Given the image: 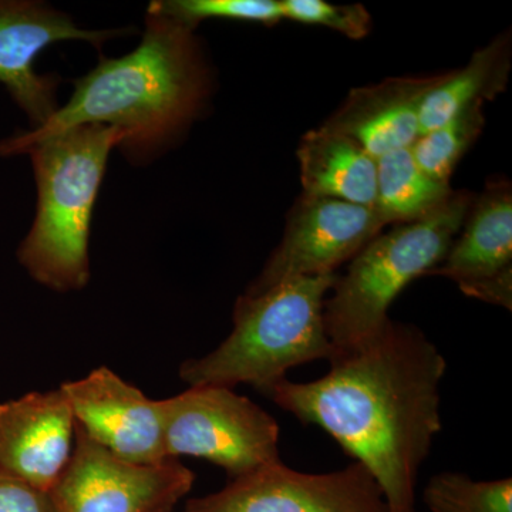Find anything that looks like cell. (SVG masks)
<instances>
[{"label": "cell", "mask_w": 512, "mask_h": 512, "mask_svg": "<svg viewBox=\"0 0 512 512\" xmlns=\"http://www.w3.org/2000/svg\"><path fill=\"white\" fill-rule=\"evenodd\" d=\"M336 279V274L302 276L239 296L228 338L208 355L185 360L178 370L181 380L190 387L251 384L262 392L293 367L329 362L333 346L323 311Z\"/></svg>", "instance_id": "obj_4"}, {"label": "cell", "mask_w": 512, "mask_h": 512, "mask_svg": "<svg viewBox=\"0 0 512 512\" xmlns=\"http://www.w3.org/2000/svg\"><path fill=\"white\" fill-rule=\"evenodd\" d=\"M510 36L504 35L477 50L466 67L443 74L420 106V134L434 130L460 111L494 100L507 87L510 73Z\"/></svg>", "instance_id": "obj_16"}, {"label": "cell", "mask_w": 512, "mask_h": 512, "mask_svg": "<svg viewBox=\"0 0 512 512\" xmlns=\"http://www.w3.org/2000/svg\"><path fill=\"white\" fill-rule=\"evenodd\" d=\"M285 20L325 26L349 39L369 35L372 16L362 5H332L323 0H281Z\"/></svg>", "instance_id": "obj_21"}, {"label": "cell", "mask_w": 512, "mask_h": 512, "mask_svg": "<svg viewBox=\"0 0 512 512\" xmlns=\"http://www.w3.org/2000/svg\"><path fill=\"white\" fill-rule=\"evenodd\" d=\"M194 483L180 460L124 463L77 429L72 461L50 493L57 512H171Z\"/></svg>", "instance_id": "obj_8"}, {"label": "cell", "mask_w": 512, "mask_h": 512, "mask_svg": "<svg viewBox=\"0 0 512 512\" xmlns=\"http://www.w3.org/2000/svg\"><path fill=\"white\" fill-rule=\"evenodd\" d=\"M77 429L117 460L153 466L165 456L161 400H153L107 366L60 384Z\"/></svg>", "instance_id": "obj_10"}, {"label": "cell", "mask_w": 512, "mask_h": 512, "mask_svg": "<svg viewBox=\"0 0 512 512\" xmlns=\"http://www.w3.org/2000/svg\"><path fill=\"white\" fill-rule=\"evenodd\" d=\"M298 160L303 194L375 207L376 158L352 138L316 128L302 137Z\"/></svg>", "instance_id": "obj_15"}, {"label": "cell", "mask_w": 512, "mask_h": 512, "mask_svg": "<svg viewBox=\"0 0 512 512\" xmlns=\"http://www.w3.org/2000/svg\"><path fill=\"white\" fill-rule=\"evenodd\" d=\"M165 456L204 458L231 480L281 461V429L266 410L231 387L191 386L161 400Z\"/></svg>", "instance_id": "obj_6"}, {"label": "cell", "mask_w": 512, "mask_h": 512, "mask_svg": "<svg viewBox=\"0 0 512 512\" xmlns=\"http://www.w3.org/2000/svg\"><path fill=\"white\" fill-rule=\"evenodd\" d=\"M126 136L87 124L30 148L37 187L36 218L18 258L37 284L80 291L90 279V224L111 150Z\"/></svg>", "instance_id": "obj_3"}, {"label": "cell", "mask_w": 512, "mask_h": 512, "mask_svg": "<svg viewBox=\"0 0 512 512\" xmlns=\"http://www.w3.org/2000/svg\"><path fill=\"white\" fill-rule=\"evenodd\" d=\"M183 512H389L382 488L363 464L302 473L281 461L191 498Z\"/></svg>", "instance_id": "obj_7"}, {"label": "cell", "mask_w": 512, "mask_h": 512, "mask_svg": "<svg viewBox=\"0 0 512 512\" xmlns=\"http://www.w3.org/2000/svg\"><path fill=\"white\" fill-rule=\"evenodd\" d=\"M329 365L320 379L285 377L261 393L363 464L389 512H416L420 468L443 429L446 357L417 326L389 319L369 338L335 350Z\"/></svg>", "instance_id": "obj_1"}, {"label": "cell", "mask_w": 512, "mask_h": 512, "mask_svg": "<svg viewBox=\"0 0 512 512\" xmlns=\"http://www.w3.org/2000/svg\"><path fill=\"white\" fill-rule=\"evenodd\" d=\"M376 164L375 208L387 225L420 220L454 194L450 183L421 170L410 148L377 158Z\"/></svg>", "instance_id": "obj_17"}, {"label": "cell", "mask_w": 512, "mask_h": 512, "mask_svg": "<svg viewBox=\"0 0 512 512\" xmlns=\"http://www.w3.org/2000/svg\"><path fill=\"white\" fill-rule=\"evenodd\" d=\"M461 237L427 275L446 276L458 286L481 281L512 266L510 185L494 184L471 204Z\"/></svg>", "instance_id": "obj_14"}, {"label": "cell", "mask_w": 512, "mask_h": 512, "mask_svg": "<svg viewBox=\"0 0 512 512\" xmlns=\"http://www.w3.org/2000/svg\"><path fill=\"white\" fill-rule=\"evenodd\" d=\"M121 30H87L59 10L29 0H0V83L36 127L56 113L59 77L39 74L37 56L53 43L82 40L100 47Z\"/></svg>", "instance_id": "obj_11"}, {"label": "cell", "mask_w": 512, "mask_h": 512, "mask_svg": "<svg viewBox=\"0 0 512 512\" xmlns=\"http://www.w3.org/2000/svg\"><path fill=\"white\" fill-rule=\"evenodd\" d=\"M205 76L192 30L164 16L148 15L140 46L74 80V93L42 126L0 141V156L30 148L72 128L99 124L126 136L130 156L163 146L200 109Z\"/></svg>", "instance_id": "obj_2"}, {"label": "cell", "mask_w": 512, "mask_h": 512, "mask_svg": "<svg viewBox=\"0 0 512 512\" xmlns=\"http://www.w3.org/2000/svg\"><path fill=\"white\" fill-rule=\"evenodd\" d=\"M76 431L60 387L0 403V471L52 491L72 461Z\"/></svg>", "instance_id": "obj_12"}, {"label": "cell", "mask_w": 512, "mask_h": 512, "mask_svg": "<svg viewBox=\"0 0 512 512\" xmlns=\"http://www.w3.org/2000/svg\"><path fill=\"white\" fill-rule=\"evenodd\" d=\"M148 15L164 16L190 30L210 19L266 26L285 20L281 0H156L148 6Z\"/></svg>", "instance_id": "obj_20"}, {"label": "cell", "mask_w": 512, "mask_h": 512, "mask_svg": "<svg viewBox=\"0 0 512 512\" xmlns=\"http://www.w3.org/2000/svg\"><path fill=\"white\" fill-rule=\"evenodd\" d=\"M464 295L480 301L503 306L511 311L512 308V266L500 274L458 286Z\"/></svg>", "instance_id": "obj_23"}, {"label": "cell", "mask_w": 512, "mask_h": 512, "mask_svg": "<svg viewBox=\"0 0 512 512\" xmlns=\"http://www.w3.org/2000/svg\"><path fill=\"white\" fill-rule=\"evenodd\" d=\"M386 225L375 207L303 194L289 214L281 244L247 293L302 276L336 274Z\"/></svg>", "instance_id": "obj_9"}, {"label": "cell", "mask_w": 512, "mask_h": 512, "mask_svg": "<svg viewBox=\"0 0 512 512\" xmlns=\"http://www.w3.org/2000/svg\"><path fill=\"white\" fill-rule=\"evenodd\" d=\"M443 74L392 77L353 89L322 127L345 134L373 158L410 148L420 136L419 113L424 96Z\"/></svg>", "instance_id": "obj_13"}, {"label": "cell", "mask_w": 512, "mask_h": 512, "mask_svg": "<svg viewBox=\"0 0 512 512\" xmlns=\"http://www.w3.org/2000/svg\"><path fill=\"white\" fill-rule=\"evenodd\" d=\"M0 512H57L50 491L0 471Z\"/></svg>", "instance_id": "obj_22"}, {"label": "cell", "mask_w": 512, "mask_h": 512, "mask_svg": "<svg viewBox=\"0 0 512 512\" xmlns=\"http://www.w3.org/2000/svg\"><path fill=\"white\" fill-rule=\"evenodd\" d=\"M471 204L468 192H454L426 217L377 235L350 261L348 272L330 289L323 311L333 352L382 328L397 296L443 261Z\"/></svg>", "instance_id": "obj_5"}, {"label": "cell", "mask_w": 512, "mask_h": 512, "mask_svg": "<svg viewBox=\"0 0 512 512\" xmlns=\"http://www.w3.org/2000/svg\"><path fill=\"white\" fill-rule=\"evenodd\" d=\"M423 503L431 512H512V480L477 481L446 471L430 478Z\"/></svg>", "instance_id": "obj_19"}, {"label": "cell", "mask_w": 512, "mask_h": 512, "mask_svg": "<svg viewBox=\"0 0 512 512\" xmlns=\"http://www.w3.org/2000/svg\"><path fill=\"white\" fill-rule=\"evenodd\" d=\"M484 126V103L473 104L434 130L420 134L410 151L424 173L450 183L457 164L483 133Z\"/></svg>", "instance_id": "obj_18"}]
</instances>
